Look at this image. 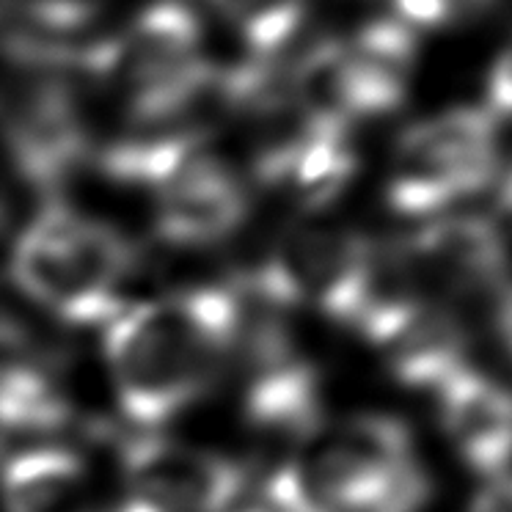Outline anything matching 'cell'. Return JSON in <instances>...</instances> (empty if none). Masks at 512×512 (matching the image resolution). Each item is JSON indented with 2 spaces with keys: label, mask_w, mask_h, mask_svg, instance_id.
I'll return each mask as SVG.
<instances>
[{
  "label": "cell",
  "mask_w": 512,
  "mask_h": 512,
  "mask_svg": "<svg viewBox=\"0 0 512 512\" xmlns=\"http://www.w3.org/2000/svg\"><path fill=\"white\" fill-rule=\"evenodd\" d=\"M245 298L210 284L127 306L105 325V361L124 416L141 427L201 400L240 347Z\"/></svg>",
  "instance_id": "6da1fadb"
},
{
  "label": "cell",
  "mask_w": 512,
  "mask_h": 512,
  "mask_svg": "<svg viewBox=\"0 0 512 512\" xmlns=\"http://www.w3.org/2000/svg\"><path fill=\"white\" fill-rule=\"evenodd\" d=\"M276 512H419L430 477L411 430L383 413L323 422L268 479Z\"/></svg>",
  "instance_id": "7a4b0ae2"
},
{
  "label": "cell",
  "mask_w": 512,
  "mask_h": 512,
  "mask_svg": "<svg viewBox=\"0 0 512 512\" xmlns=\"http://www.w3.org/2000/svg\"><path fill=\"white\" fill-rule=\"evenodd\" d=\"M135 251L122 232L83 212L47 204L17 237L12 279L39 309L67 325H108L127 309Z\"/></svg>",
  "instance_id": "3957f363"
},
{
  "label": "cell",
  "mask_w": 512,
  "mask_h": 512,
  "mask_svg": "<svg viewBox=\"0 0 512 512\" xmlns=\"http://www.w3.org/2000/svg\"><path fill=\"white\" fill-rule=\"evenodd\" d=\"M91 47L9 34L6 135L17 174L36 190H56L89 155L83 83H97Z\"/></svg>",
  "instance_id": "277c9868"
},
{
  "label": "cell",
  "mask_w": 512,
  "mask_h": 512,
  "mask_svg": "<svg viewBox=\"0 0 512 512\" xmlns=\"http://www.w3.org/2000/svg\"><path fill=\"white\" fill-rule=\"evenodd\" d=\"M97 86H108L130 127L188 124L221 75L212 67L199 17L185 3L146 6L122 34L91 50Z\"/></svg>",
  "instance_id": "5b68a950"
},
{
  "label": "cell",
  "mask_w": 512,
  "mask_h": 512,
  "mask_svg": "<svg viewBox=\"0 0 512 512\" xmlns=\"http://www.w3.org/2000/svg\"><path fill=\"white\" fill-rule=\"evenodd\" d=\"M389 284V251L347 226L309 221L281 234L245 290L279 309H314L358 328Z\"/></svg>",
  "instance_id": "8992f818"
},
{
  "label": "cell",
  "mask_w": 512,
  "mask_h": 512,
  "mask_svg": "<svg viewBox=\"0 0 512 512\" xmlns=\"http://www.w3.org/2000/svg\"><path fill=\"white\" fill-rule=\"evenodd\" d=\"M496 113L460 105L413 124L386 177V201L402 218H438L499 177Z\"/></svg>",
  "instance_id": "52a82bcc"
},
{
  "label": "cell",
  "mask_w": 512,
  "mask_h": 512,
  "mask_svg": "<svg viewBox=\"0 0 512 512\" xmlns=\"http://www.w3.org/2000/svg\"><path fill=\"white\" fill-rule=\"evenodd\" d=\"M254 298L237 353L243 356V416L254 430L273 438L303 441L323 424L320 372L292 342L287 325L276 314L279 306Z\"/></svg>",
  "instance_id": "ba28073f"
},
{
  "label": "cell",
  "mask_w": 512,
  "mask_h": 512,
  "mask_svg": "<svg viewBox=\"0 0 512 512\" xmlns=\"http://www.w3.org/2000/svg\"><path fill=\"white\" fill-rule=\"evenodd\" d=\"M413 290L433 301L485 298L507 290V240L485 215H438L391 248Z\"/></svg>",
  "instance_id": "9c48e42d"
},
{
  "label": "cell",
  "mask_w": 512,
  "mask_h": 512,
  "mask_svg": "<svg viewBox=\"0 0 512 512\" xmlns=\"http://www.w3.org/2000/svg\"><path fill=\"white\" fill-rule=\"evenodd\" d=\"M358 331L391 375L411 389L438 391L468 367L463 323L441 301L413 290L405 276L369 309Z\"/></svg>",
  "instance_id": "30bf717a"
},
{
  "label": "cell",
  "mask_w": 512,
  "mask_h": 512,
  "mask_svg": "<svg viewBox=\"0 0 512 512\" xmlns=\"http://www.w3.org/2000/svg\"><path fill=\"white\" fill-rule=\"evenodd\" d=\"M119 460L130 493L160 512H229L243 496L240 463L207 446L144 433L124 441Z\"/></svg>",
  "instance_id": "8fae6325"
},
{
  "label": "cell",
  "mask_w": 512,
  "mask_h": 512,
  "mask_svg": "<svg viewBox=\"0 0 512 512\" xmlns=\"http://www.w3.org/2000/svg\"><path fill=\"white\" fill-rule=\"evenodd\" d=\"M248 215L243 177L207 149L182 160L155 188V232L177 248L226 240Z\"/></svg>",
  "instance_id": "7c38bea8"
},
{
  "label": "cell",
  "mask_w": 512,
  "mask_h": 512,
  "mask_svg": "<svg viewBox=\"0 0 512 512\" xmlns=\"http://www.w3.org/2000/svg\"><path fill=\"white\" fill-rule=\"evenodd\" d=\"M446 438L463 463L485 477L507 474L512 463V391L477 369H460L438 389Z\"/></svg>",
  "instance_id": "4fadbf2b"
},
{
  "label": "cell",
  "mask_w": 512,
  "mask_h": 512,
  "mask_svg": "<svg viewBox=\"0 0 512 512\" xmlns=\"http://www.w3.org/2000/svg\"><path fill=\"white\" fill-rule=\"evenodd\" d=\"M416 64L419 45L413 25L397 14L361 25L342 42L347 105L353 122L397 111L408 97Z\"/></svg>",
  "instance_id": "5bb4252c"
},
{
  "label": "cell",
  "mask_w": 512,
  "mask_h": 512,
  "mask_svg": "<svg viewBox=\"0 0 512 512\" xmlns=\"http://www.w3.org/2000/svg\"><path fill=\"white\" fill-rule=\"evenodd\" d=\"M356 174V149L350 130L309 124L284 155L268 166L259 179L284 188L303 210H325L334 204Z\"/></svg>",
  "instance_id": "9a60e30c"
},
{
  "label": "cell",
  "mask_w": 512,
  "mask_h": 512,
  "mask_svg": "<svg viewBox=\"0 0 512 512\" xmlns=\"http://www.w3.org/2000/svg\"><path fill=\"white\" fill-rule=\"evenodd\" d=\"M83 493L86 466L67 446H23L6 463L9 512H89Z\"/></svg>",
  "instance_id": "2e32d148"
},
{
  "label": "cell",
  "mask_w": 512,
  "mask_h": 512,
  "mask_svg": "<svg viewBox=\"0 0 512 512\" xmlns=\"http://www.w3.org/2000/svg\"><path fill=\"white\" fill-rule=\"evenodd\" d=\"M69 422V400L31 358L9 353L3 369V424L17 433H53Z\"/></svg>",
  "instance_id": "e0dca14e"
},
{
  "label": "cell",
  "mask_w": 512,
  "mask_h": 512,
  "mask_svg": "<svg viewBox=\"0 0 512 512\" xmlns=\"http://www.w3.org/2000/svg\"><path fill=\"white\" fill-rule=\"evenodd\" d=\"M251 58L273 61L301 31L309 0H212Z\"/></svg>",
  "instance_id": "ac0fdd59"
},
{
  "label": "cell",
  "mask_w": 512,
  "mask_h": 512,
  "mask_svg": "<svg viewBox=\"0 0 512 512\" xmlns=\"http://www.w3.org/2000/svg\"><path fill=\"white\" fill-rule=\"evenodd\" d=\"M394 14L413 28H449L479 20L499 0H391Z\"/></svg>",
  "instance_id": "d6986e66"
},
{
  "label": "cell",
  "mask_w": 512,
  "mask_h": 512,
  "mask_svg": "<svg viewBox=\"0 0 512 512\" xmlns=\"http://www.w3.org/2000/svg\"><path fill=\"white\" fill-rule=\"evenodd\" d=\"M488 108L499 116L512 119V36L488 75Z\"/></svg>",
  "instance_id": "ffe728a7"
},
{
  "label": "cell",
  "mask_w": 512,
  "mask_h": 512,
  "mask_svg": "<svg viewBox=\"0 0 512 512\" xmlns=\"http://www.w3.org/2000/svg\"><path fill=\"white\" fill-rule=\"evenodd\" d=\"M468 512H512V474L490 477L488 485L474 496Z\"/></svg>",
  "instance_id": "44dd1931"
},
{
  "label": "cell",
  "mask_w": 512,
  "mask_h": 512,
  "mask_svg": "<svg viewBox=\"0 0 512 512\" xmlns=\"http://www.w3.org/2000/svg\"><path fill=\"white\" fill-rule=\"evenodd\" d=\"M496 328H499V336L507 353L512 356V287L501 292L499 306H496Z\"/></svg>",
  "instance_id": "7402d4cb"
},
{
  "label": "cell",
  "mask_w": 512,
  "mask_h": 512,
  "mask_svg": "<svg viewBox=\"0 0 512 512\" xmlns=\"http://www.w3.org/2000/svg\"><path fill=\"white\" fill-rule=\"evenodd\" d=\"M97 512H160L157 507H152L149 501L138 499L133 493H127L122 501H116V504H108V507H102Z\"/></svg>",
  "instance_id": "603a6c76"
},
{
  "label": "cell",
  "mask_w": 512,
  "mask_h": 512,
  "mask_svg": "<svg viewBox=\"0 0 512 512\" xmlns=\"http://www.w3.org/2000/svg\"><path fill=\"white\" fill-rule=\"evenodd\" d=\"M499 204H501V210H504V215H507V221L512 223V166L501 174Z\"/></svg>",
  "instance_id": "cb8c5ba5"
},
{
  "label": "cell",
  "mask_w": 512,
  "mask_h": 512,
  "mask_svg": "<svg viewBox=\"0 0 512 512\" xmlns=\"http://www.w3.org/2000/svg\"><path fill=\"white\" fill-rule=\"evenodd\" d=\"M20 3H91V0H20Z\"/></svg>",
  "instance_id": "d4e9b609"
},
{
  "label": "cell",
  "mask_w": 512,
  "mask_h": 512,
  "mask_svg": "<svg viewBox=\"0 0 512 512\" xmlns=\"http://www.w3.org/2000/svg\"><path fill=\"white\" fill-rule=\"evenodd\" d=\"M251 512H256V510H251Z\"/></svg>",
  "instance_id": "484cf974"
}]
</instances>
